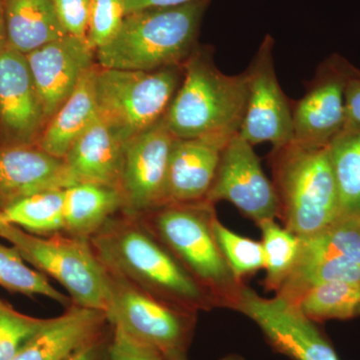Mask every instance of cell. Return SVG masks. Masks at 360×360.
I'll return each instance as SVG.
<instances>
[{
  "label": "cell",
  "mask_w": 360,
  "mask_h": 360,
  "mask_svg": "<svg viewBox=\"0 0 360 360\" xmlns=\"http://www.w3.org/2000/svg\"><path fill=\"white\" fill-rule=\"evenodd\" d=\"M274 47L266 35L245 70L248 101L238 134L252 146L270 142L281 148L293 139L292 103L277 79Z\"/></svg>",
  "instance_id": "8fae6325"
},
{
  "label": "cell",
  "mask_w": 360,
  "mask_h": 360,
  "mask_svg": "<svg viewBox=\"0 0 360 360\" xmlns=\"http://www.w3.org/2000/svg\"><path fill=\"white\" fill-rule=\"evenodd\" d=\"M65 161L37 146H0L2 210L26 196L73 186Z\"/></svg>",
  "instance_id": "2e32d148"
},
{
  "label": "cell",
  "mask_w": 360,
  "mask_h": 360,
  "mask_svg": "<svg viewBox=\"0 0 360 360\" xmlns=\"http://www.w3.org/2000/svg\"><path fill=\"white\" fill-rule=\"evenodd\" d=\"M219 360H245L243 357H241L240 355L238 354H229L226 355V356L222 357L221 359Z\"/></svg>",
  "instance_id": "f35d334b"
},
{
  "label": "cell",
  "mask_w": 360,
  "mask_h": 360,
  "mask_svg": "<svg viewBox=\"0 0 360 360\" xmlns=\"http://www.w3.org/2000/svg\"><path fill=\"white\" fill-rule=\"evenodd\" d=\"M89 241L106 269L160 302L194 314L215 307L210 296L139 217L118 212Z\"/></svg>",
  "instance_id": "6da1fadb"
},
{
  "label": "cell",
  "mask_w": 360,
  "mask_h": 360,
  "mask_svg": "<svg viewBox=\"0 0 360 360\" xmlns=\"http://www.w3.org/2000/svg\"><path fill=\"white\" fill-rule=\"evenodd\" d=\"M175 137L160 120L124 143L123 212L144 214L167 203L168 160Z\"/></svg>",
  "instance_id": "4fadbf2b"
},
{
  "label": "cell",
  "mask_w": 360,
  "mask_h": 360,
  "mask_svg": "<svg viewBox=\"0 0 360 360\" xmlns=\"http://www.w3.org/2000/svg\"><path fill=\"white\" fill-rule=\"evenodd\" d=\"M101 310L72 304L46 323L11 360H65L110 328Z\"/></svg>",
  "instance_id": "e0dca14e"
},
{
  "label": "cell",
  "mask_w": 360,
  "mask_h": 360,
  "mask_svg": "<svg viewBox=\"0 0 360 360\" xmlns=\"http://www.w3.org/2000/svg\"><path fill=\"white\" fill-rule=\"evenodd\" d=\"M360 70L340 54L317 68L304 96L292 103L293 143L310 148H328L345 127V91Z\"/></svg>",
  "instance_id": "9c48e42d"
},
{
  "label": "cell",
  "mask_w": 360,
  "mask_h": 360,
  "mask_svg": "<svg viewBox=\"0 0 360 360\" xmlns=\"http://www.w3.org/2000/svg\"><path fill=\"white\" fill-rule=\"evenodd\" d=\"M300 239L293 269L322 264L360 265L359 217H341L326 229Z\"/></svg>",
  "instance_id": "603a6c76"
},
{
  "label": "cell",
  "mask_w": 360,
  "mask_h": 360,
  "mask_svg": "<svg viewBox=\"0 0 360 360\" xmlns=\"http://www.w3.org/2000/svg\"><path fill=\"white\" fill-rule=\"evenodd\" d=\"M110 335V326L103 335L91 341L89 345H84L65 360H104Z\"/></svg>",
  "instance_id": "e575fe53"
},
{
  "label": "cell",
  "mask_w": 360,
  "mask_h": 360,
  "mask_svg": "<svg viewBox=\"0 0 360 360\" xmlns=\"http://www.w3.org/2000/svg\"><path fill=\"white\" fill-rule=\"evenodd\" d=\"M360 127V75L348 82L345 91V130ZM343 130V131H345Z\"/></svg>",
  "instance_id": "836d02e7"
},
{
  "label": "cell",
  "mask_w": 360,
  "mask_h": 360,
  "mask_svg": "<svg viewBox=\"0 0 360 360\" xmlns=\"http://www.w3.org/2000/svg\"><path fill=\"white\" fill-rule=\"evenodd\" d=\"M104 269L108 277V322L165 356L186 352L198 314L161 302L115 272Z\"/></svg>",
  "instance_id": "ba28073f"
},
{
  "label": "cell",
  "mask_w": 360,
  "mask_h": 360,
  "mask_svg": "<svg viewBox=\"0 0 360 360\" xmlns=\"http://www.w3.org/2000/svg\"><path fill=\"white\" fill-rule=\"evenodd\" d=\"M123 160L124 143L99 117L78 137L63 158L75 184H103L120 191Z\"/></svg>",
  "instance_id": "ac0fdd59"
},
{
  "label": "cell",
  "mask_w": 360,
  "mask_h": 360,
  "mask_svg": "<svg viewBox=\"0 0 360 360\" xmlns=\"http://www.w3.org/2000/svg\"><path fill=\"white\" fill-rule=\"evenodd\" d=\"M97 68L96 65L85 73L70 96L47 122L37 146L49 155L63 160L78 137L98 117Z\"/></svg>",
  "instance_id": "ffe728a7"
},
{
  "label": "cell",
  "mask_w": 360,
  "mask_h": 360,
  "mask_svg": "<svg viewBox=\"0 0 360 360\" xmlns=\"http://www.w3.org/2000/svg\"><path fill=\"white\" fill-rule=\"evenodd\" d=\"M7 49L26 54L68 35L52 0H4Z\"/></svg>",
  "instance_id": "44dd1931"
},
{
  "label": "cell",
  "mask_w": 360,
  "mask_h": 360,
  "mask_svg": "<svg viewBox=\"0 0 360 360\" xmlns=\"http://www.w3.org/2000/svg\"><path fill=\"white\" fill-rule=\"evenodd\" d=\"M52 4L66 33L86 40L91 0H52Z\"/></svg>",
  "instance_id": "d6a6232c"
},
{
  "label": "cell",
  "mask_w": 360,
  "mask_h": 360,
  "mask_svg": "<svg viewBox=\"0 0 360 360\" xmlns=\"http://www.w3.org/2000/svg\"><path fill=\"white\" fill-rule=\"evenodd\" d=\"M0 238L18 248L26 262L63 286L72 304L106 314L108 277L89 240L63 232L35 236L6 222L0 226Z\"/></svg>",
  "instance_id": "8992f818"
},
{
  "label": "cell",
  "mask_w": 360,
  "mask_h": 360,
  "mask_svg": "<svg viewBox=\"0 0 360 360\" xmlns=\"http://www.w3.org/2000/svg\"><path fill=\"white\" fill-rule=\"evenodd\" d=\"M63 205L65 188L42 191L7 205L1 219L35 236H49L63 232Z\"/></svg>",
  "instance_id": "cb8c5ba5"
},
{
  "label": "cell",
  "mask_w": 360,
  "mask_h": 360,
  "mask_svg": "<svg viewBox=\"0 0 360 360\" xmlns=\"http://www.w3.org/2000/svg\"><path fill=\"white\" fill-rule=\"evenodd\" d=\"M213 232L222 255L239 281L264 269L262 243L239 236L222 224L217 217L213 219Z\"/></svg>",
  "instance_id": "f1b7e54d"
},
{
  "label": "cell",
  "mask_w": 360,
  "mask_h": 360,
  "mask_svg": "<svg viewBox=\"0 0 360 360\" xmlns=\"http://www.w3.org/2000/svg\"><path fill=\"white\" fill-rule=\"evenodd\" d=\"M165 360H188L187 359L186 352H179V354H174L165 356Z\"/></svg>",
  "instance_id": "74e56055"
},
{
  "label": "cell",
  "mask_w": 360,
  "mask_h": 360,
  "mask_svg": "<svg viewBox=\"0 0 360 360\" xmlns=\"http://www.w3.org/2000/svg\"><path fill=\"white\" fill-rule=\"evenodd\" d=\"M0 286L11 292L27 296L42 295L51 298L65 309L72 305L70 296L56 290L49 277L26 264L20 251L13 245L0 243Z\"/></svg>",
  "instance_id": "4316f807"
},
{
  "label": "cell",
  "mask_w": 360,
  "mask_h": 360,
  "mask_svg": "<svg viewBox=\"0 0 360 360\" xmlns=\"http://www.w3.org/2000/svg\"><path fill=\"white\" fill-rule=\"evenodd\" d=\"M122 191L115 187L77 184L65 188L63 233L89 240L113 215L122 212Z\"/></svg>",
  "instance_id": "7402d4cb"
},
{
  "label": "cell",
  "mask_w": 360,
  "mask_h": 360,
  "mask_svg": "<svg viewBox=\"0 0 360 360\" xmlns=\"http://www.w3.org/2000/svg\"><path fill=\"white\" fill-rule=\"evenodd\" d=\"M340 217L360 219V127L341 132L329 146Z\"/></svg>",
  "instance_id": "484cf974"
},
{
  "label": "cell",
  "mask_w": 360,
  "mask_h": 360,
  "mask_svg": "<svg viewBox=\"0 0 360 360\" xmlns=\"http://www.w3.org/2000/svg\"><path fill=\"white\" fill-rule=\"evenodd\" d=\"M193 0H124L125 13L149 8H165L188 4Z\"/></svg>",
  "instance_id": "d590c367"
},
{
  "label": "cell",
  "mask_w": 360,
  "mask_h": 360,
  "mask_svg": "<svg viewBox=\"0 0 360 360\" xmlns=\"http://www.w3.org/2000/svg\"><path fill=\"white\" fill-rule=\"evenodd\" d=\"M46 321L21 314L0 298V360L13 359Z\"/></svg>",
  "instance_id": "f546056e"
},
{
  "label": "cell",
  "mask_w": 360,
  "mask_h": 360,
  "mask_svg": "<svg viewBox=\"0 0 360 360\" xmlns=\"http://www.w3.org/2000/svg\"><path fill=\"white\" fill-rule=\"evenodd\" d=\"M210 1L193 0L127 14L115 39L96 51V65L137 71L184 65L198 46L201 21Z\"/></svg>",
  "instance_id": "3957f363"
},
{
  "label": "cell",
  "mask_w": 360,
  "mask_h": 360,
  "mask_svg": "<svg viewBox=\"0 0 360 360\" xmlns=\"http://www.w3.org/2000/svg\"><path fill=\"white\" fill-rule=\"evenodd\" d=\"M47 118L25 54L0 53V146H37Z\"/></svg>",
  "instance_id": "5bb4252c"
},
{
  "label": "cell",
  "mask_w": 360,
  "mask_h": 360,
  "mask_svg": "<svg viewBox=\"0 0 360 360\" xmlns=\"http://www.w3.org/2000/svg\"><path fill=\"white\" fill-rule=\"evenodd\" d=\"M184 77L163 116L179 139H201L224 146L238 134L248 101L245 71L225 75L210 47L198 45L182 65Z\"/></svg>",
  "instance_id": "7a4b0ae2"
},
{
  "label": "cell",
  "mask_w": 360,
  "mask_h": 360,
  "mask_svg": "<svg viewBox=\"0 0 360 360\" xmlns=\"http://www.w3.org/2000/svg\"><path fill=\"white\" fill-rule=\"evenodd\" d=\"M155 348L134 340L122 329L110 324V335L104 360H165Z\"/></svg>",
  "instance_id": "1f68e13d"
},
{
  "label": "cell",
  "mask_w": 360,
  "mask_h": 360,
  "mask_svg": "<svg viewBox=\"0 0 360 360\" xmlns=\"http://www.w3.org/2000/svg\"><path fill=\"white\" fill-rule=\"evenodd\" d=\"M205 200L214 205L219 201H229L257 224L281 214L274 182L262 170L253 146L239 134L222 148L217 174Z\"/></svg>",
  "instance_id": "7c38bea8"
},
{
  "label": "cell",
  "mask_w": 360,
  "mask_h": 360,
  "mask_svg": "<svg viewBox=\"0 0 360 360\" xmlns=\"http://www.w3.org/2000/svg\"><path fill=\"white\" fill-rule=\"evenodd\" d=\"M214 205L207 200L167 202L139 215L180 264L214 302L233 309L245 285L231 271L217 245L212 222Z\"/></svg>",
  "instance_id": "277c9868"
},
{
  "label": "cell",
  "mask_w": 360,
  "mask_h": 360,
  "mask_svg": "<svg viewBox=\"0 0 360 360\" xmlns=\"http://www.w3.org/2000/svg\"><path fill=\"white\" fill-rule=\"evenodd\" d=\"M291 304L314 322L354 319L360 315V283L335 281L316 284Z\"/></svg>",
  "instance_id": "d4e9b609"
},
{
  "label": "cell",
  "mask_w": 360,
  "mask_h": 360,
  "mask_svg": "<svg viewBox=\"0 0 360 360\" xmlns=\"http://www.w3.org/2000/svg\"><path fill=\"white\" fill-rule=\"evenodd\" d=\"M233 309L255 322L279 354L292 360H340L315 322L281 296L265 298L243 285Z\"/></svg>",
  "instance_id": "30bf717a"
},
{
  "label": "cell",
  "mask_w": 360,
  "mask_h": 360,
  "mask_svg": "<svg viewBox=\"0 0 360 360\" xmlns=\"http://www.w3.org/2000/svg\"><path fill=\"white\" fill-rule=\"evenodd\" d=\"M125 15L124 0H91L86 40L94 51L115 39Z\"/></svg>",
  "instance_id": "4dcf8cb0"
},
{
  "label": "cell",
  "mask_w": 360,
  "mask_h": 360,
  "mask_svg": "<svg viewBox=\"0 0 360 360\" xmlns=\"http://www.w3.org/2000/svg\"><path fill=\"white\" fill-rule=\"evenodd\" d=\"M1 213H2V207L1 205H0V226H1V224H4V220L1 219Z\"/></svg>",
  "instance_id": "ab89813d"
},
{
  "label": "cell",
  "mask_w": 360,
  "mask_h": 360,
  "mask_svg": "<svg viewBox=\"0 0 360 360\" xmlns=\"http://www.w3.org/2000/svg\"><path fill=\"white\" fill-rule=\"evenodd\" d=\"M270 163L285 229L305 238L340 219L329 146L310 148L290 142L272 148Z\"/></svg>",
  "instance_id": "5b68a950"
},
{
  "label": "cell",
  "mask_w": 360,
  "mask_h": 360,
  "mask_svg": "<svg viewBox=\"0 0 360 360\" xmlns=\"http://www.w3.org/2000/svg\"><path fill=\"white\" fill-rule=\"evenodd\" d=\"M262 229V245L264 255L265 288L279 290L288 278L300 253V239L285 227L279 226L274 219L257 224Z\"/></svg>",
  "instance_id": "83f0119b"
},
{
  "label": "cell",
  "mask_w": 360,
  "mask_h": 360,
  "mask_svg": "<svg viewBox=\"0 0 360 360\" xmlns=\"http://www.w3.org/2000/svg\"><path fill=\"white\" fill-rule=\"evenodd\" d=\"M182 77V66L153 71L98 66L96 79L98 117L125 143L162 120Z\"/></svg>",
  "instance_id": "52a82bcc"
},
{
  "label": "cell",
  "mask_w": 360,
  "mask_h": 360,
  "mask_svg": "<svg viewBox=\"0 0 360 360\" xmlns=\"http://www.w3.org/2000/svg\"><path fill=\"white\" fill-rule=\"evenodd\" d=\"M7 49V33L6 14H4V0H0V53Z\"/></svg>",
  "instance_id": "8d00e7d4"
},
{
  "label": "cell",
  "mask_w": 360,
  "mask_h": 360,
  "mask_svg": "<svg viewBox=\"0 0 360 360\" xmlns=\"http://www.w3.org/2000/svg\"><path fill=\"white\" fill-rule=\"evenodd\" d=\"M224 148L201 139H175L168 160L167 203L205 200Z\"/></svg>",
  "instance_id": "d6986e66"
},
{
  "label": "cell",
  "mask_w": 360,
  "mask_h": 360,
  "mask_svg": "<svg viewBox=\"0 0 360 360\" xmlns=\"http://www.w3.org/2000/svg\"><path fill=\"white\" fill-rule=\"evenodd\" d=\"M47 122L65 103L78 82L96 63L86 40L66 35L26 54Z\"/></svg>",
  "instance_id": "9a60e30c"
}]
</instances>
